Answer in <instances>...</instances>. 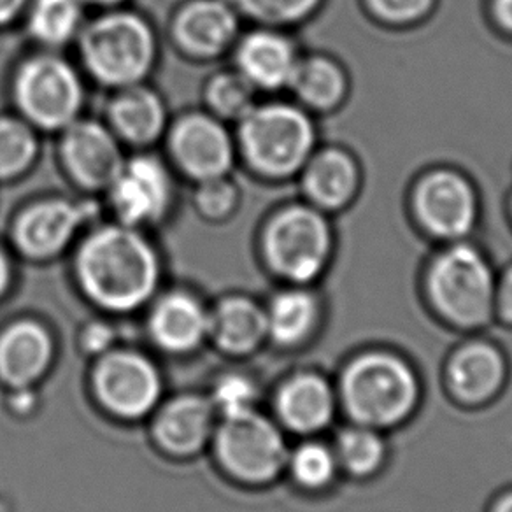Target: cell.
<instances>
[{
  "mask_svg": "<svg viewBox=\"0 0 512 512\" xmlns=\"http://www.w3.org/2000/svg\"><path fill=\"white\" fill-rule=\"evenodd\" d=\"M74 272L93 304L128 313L157 290L160 258L144 230L113 221L93 225L81 235Z\"/></svg>",
  "mask_w": 512,
  "mask_h": 512,
  "instance_id": "6da1fadb",
  "label": "cell"
},
{
  "mask_svg": "<svg viewBox=\"0 0 512 512\" xmlns=\"http://www.w3.org/2000/svg\"><path fill=\"white\" fill-rule=\"evenodd\" d=\"M76 41L86 74L113 90L146 83L157 65L155 29L130 9H102L83 25Z\"/></svg>",
  "mask_w": 512,
  "mask_h": 512,
  "instance_id": "7a4b0ae2",
  "label": "cell"
},
{
  "mask_svg": "<svg viewBox=\"0 0 512 512\" xmlns=\"http://www.w3.org/2000/svg\"><path fill=\"white\" fill-rule=\"evenodd\" d=\"M235 125L237 157L260 178H292L314 153L316 127L302 106L290 102L255 104Z\"/></svg>",
  "mask_w": 512,
  "mask_h": 512,
  "instance_id": "3957f363",
  "label": "cell"
},
{
  "mask_svg": "<svg viewBox=\"0 0 512 512\" xmlns=\"http://www.w3.org/2000/svg\"><path fill=\"white\" fill-rule=\"evenodd\" d=\"M341 400L349 418L358 425L393 427L409 418L418 406L420 383L402 358L372 351L355 358L344 370Z\"/></svg>",
  "mask_w": 512,
  "mask_h": 512,
  "instance_id": "277c9868",
  "label": "cell"
},
{
  "mask_svg": "<svg viewBox=\"0 0 512 512\" xmlns=\"http://www.w3.org/2000/svg\"><path fill=\"white\" fill-rule=\"evenodd\" d=\"M85 97L78 69L57 51L23 58L13 72L11 100L16 114L37 132L60 134L81 118Z\"/></svg>",
  "mask_w": 512,
  "mask_h": 512,
  "instance_id": "5b68a950",
  "label": "cell"
},
{
  "mask_svg": "<svg viewBox=\"0 0 512 512\" xmlns=\"http://www.w3.org/2000/svg\"><path fill=\"white\" fill-rule=\"evenodd\" d=\"M265 265L278 278L307 285L327 269L334 234L327 216L311 204L281 207L265 221L260 234Z\"/></svg>",
  "mask_w": 512,
  "mask_h": 512,
  "instance_id": "8992f818",
  "label": "cell"
},
{
  "mask_svg": "<svg viewBox=\"0 0 512 512\" xmlns=\"http://www.w3.org/2000/svg\"><path fill=\"white\" fill-rule=\"evenodd\" d=\"M495 288L488 260L479 249L455 242L435 256L427 272V292L435 311L451 325L483 327L495 313Z\"/></svg>",
  "mask_w": 512,
  "mask_h": 512,
  "instance_id": "52a82bcc",
  "label": "cell"
},
{
  "mask_svg": "<svg viewBox=\"0 0 512 512\" xmlns=\"http://www.w3.org/2000/svg\"><path fill=\"white\" fill-rule=\"evenodd\" d=\"M99 213V204L90 197H44L16 214L11 241L16 251L30 260H50L93 227Z\"/></svg>",
  "mask_w": 512,
  "mask_h": 512,
  "instance_id": "ba28073f",
  "label": "cell"
},
{
  "mask_svg": "<svg viewBox=\"0 0 512 512\" xmlns=\"http://www.w3.org/2000/svg\"><path fill=\"white\" fill-rule=\"evenodd\" d=\"M214 446L221 465L246 483H267L288 463V449L278 427L255 411L227 416L216 432Z\"/></svg>",
  "mask_w": 512,
  "mask_h": 512,
  "instance_id": "9c48e42d",
  "label": "cell"
},
{
  "mask_svg": "<svg viewBox=\"0 0 512 512\" xmlns=\"http://www.w3.org/2000/svg\"><path fill=\"white\" fill-rule=\"evenodd\" d=\"M106 195L114 221L141 230L153 227L171 213L174 202L171 169L162 158L141 151L125 158Z\"/></svg>",
  "mask_w": 512,
  "mask_h": 512,
  "instance_id": "30bf717a",
  "label": "cell"
},
{
  "mask_svg": "<svg viewBox=\"0 0 512 512\" xmlns=\"http://www.w3.org/2000/svg\"><path fill=\"white\" fill-rule=\"evenodd\" d=\"M165 143L171 164L193 183L230 176L237 158L227 123L211 113H186L169 123Z\"/></svg>",
  "mask_w": 512,
  "mask_h": 512,
  "instance_id": "8fae6325",
  "label": "cell"
},
{
  "mask_svg": "<svg viewBox=\"0 0 512 512\" xmlns=\"http://www.w3.org/2000/svg\"><path fill=\"white\" fill-rule=\"evenodd\" d=\"M58 158L72 185L97 195L106 193L127 155L106 123L81 116L60 132Z\"/></svg>",
  "mask_w": 512,
  "mask_h": 512,
  "instance_id": "7c38bea8",
  "label": "cell"
},
{
  "mask_svg": "<svg viewBox=\"0 0 512 512\" xmlns=\"http://www.w3.org/2000/svg\"><path fill=\"white\" fill-rule=\"evenodd\" d=\"M413 211L428 234L460 241L474 230L479 199L469 179L453 169H434L416 183Z\"/></svg>",
  "mask_w": 512,
  "mask_h": 512,
  "instance_id": "4fadbf2b",
  "label": "cell"
},
{
  "mask_svg": "<svg viewBox=\"0 0 512 512\" xmlns=\"http://www.w3.org/2000/svg\"><path fill=\"white\" fill-rule=\"evenodd\" d=\"M93 386L107 411L128 420L150 413L162 390L150 360L130 351L104 356L93 374Z\"/></svg>",
  "mask_w": 512,
  "mask_h": 512,
  "instance_id": "5bb4252c",
  "label": "cell"
},
{
  "mask_svg": "<svg viewBox=\"0 0 512 512\" xmlns=\"http://www.w3.org/2000/svg\"><path fill=\"white\" fill-rule=\"evenodd\" d=\"M172 43L193 60H214L239 39V13L228 0H186L171 22Z\"/></svg>",
  "mask_w": 512,
  "mask_h": 512,
  "instance_id": "9a60e30c",
  "label": "cell"
},
{
  "mask_svg": "<svg viewBox=\"0 0 512 512\" xmlns=\"http://www.w3.org/2000/svg\"><path fill=\"white\" fill-rule=\"evenodd\" d=\"M232 50L235 69L256 92L286 90L300 58L290 37L267 27H258L239 37Z\"/></svg>",
  "mask_w": 512,
  "mask_h": 512,
  "instance_id": "2e32d148",
  "label": "cell"
},
{
  "mask_svg": "<svg viewBox=\"0 0 512 512\" xmlns=\"http://www.w3.org/2000/svg\"><path fill=\"white\" fill-rule=\"evenodd\" d=\"M106 111V125L121 144L146 150L169 128V114L160 93L146 83L114 90Z\"/></svg>",
  "mask_w": 512,
  "mask_h": 512,
  "instance_id": "e0dca14e",
  "label": "cell"
},
{
  "mask_svg": "<svg viewBox=\"0 0 512 512\" xmlns=\"http://www.w3.org/2000/svg\"><path fill=\"white\" fill-rule=\"evenodd\" d=\"M299 174L307 204L323 213L348 206L360 186V167L355 157L341 148L314 151Z\"/></svg>",
  "mask_w": 512,
  "mask_h": 512,
  "instance_id": "ac0fdd59",
  "label": "cell"
},
{
  "mask_svg": "<svg viewBox=\"0 0 512 512\" xmlns=\"http://www.w3.org/2000/svg\"><path fill=\"white\" fill-rule=\"evenodd\" d=\"M505 372L504 356L497 348L486 342H472L449 360V390L463 404H483L502 390Z\"/></svg>",
  "mask_w": 512,
  "mask_h": 512,
  "instance_id": "d6986e66",
  "label": "cell"
},
{
  "mask_svg": "<svg viewBox=\"0 0 512 512\" xmlns=\"http://www.w3.org/2000/svg\"><path fill=\"white\" fill-rule=\"evenodd\" d=\"M53 358L48 330L36 321H18L0 335V379L25 388L43 376Z\"/></svg>",
  "mask_w": 512,
  "mask_h": 512,
  "instance_id": "ffe728a7",
  "label": "cell"
},
{
  "mask_svg": "<svg viewBox=\"0 0 512 512\" xmlns=\"http://www.w3.org/2000/svg\"><path fill=\"white\" fill-rule=\"evenodd\" d=\"M335 393L320 376L300 374L283 384L276 409L286 427L297 434H316L334 420Z\"/></svg>",
  "mask_w": 512,
  "mask_h": 512,
  "instance_id": "44dd1931",
  "label": "cell"
},
{
  "mask_svg": "<svg viewBox=\"0 0 512 512\" xmlns=\"http://www.w3.org/2000/svg\"><path fill=\"white\" fill-rule=\"evenodd\" d=\"M150 330L158 346L172 353H186L209 334V314L190 293L172 292L158 300L151 313Z\"/></svg>",
  "mask_w": 512,
  "mask_h": 512,
  "instance_id": "7402d4cb",
  "label": "cell"
},
{
  "mask_svg": "<svg viewBox=\"0 0 512 512\" xmlns=\"http://www.w3.org/2000/svg\"><path fill=\"white\" fill-rule=\"evenodd\" d=\"M213 430V406L202 397L185 395L158 413L155 435L172 455H193L206 444Z\"/></svg>",
  "mask_w": 512,
  "mask_h": 512,
  "instance_id": "603a6c76",
  "label": "cell"
},
{
  "mask_svg": "<svg viewBox=\"0 0 512 512\" xmlns=\"http://www.w3.org/2000/svg\"><path fill=\"white\" fill-rule=\"evenodd\" d=\"M209 334L230 355L251 353L267 335L265 309L248 297L221 300L209 316Z\"/></svg>",
  "mask_w": 512,
  "mask_h": 512,
  "instance_id": "cb8c5ba5",
  "label": "cell"
},
{
  "mask_svg": "<svg viewBox=\"0 0 512 512\" xmlns=\"http://www.w3.org/2000/svg\"><path fill=\"white\" fill-rule=\"evenodd\" d=\"M286 90L307 111H332L348 95V78L341 65L327 55L300 57Z\"/></svg>",
  "mask_w": 512,
  "mask_h": 512,
  "instance_id": "d4e9b609",
  "label": "cell"
},
{
  "mask_svg": "<svg viewBox=\"0 0 512 512\" xmlns=\"http://www.w3.org/2000/svg\"><path fill=\"white\" fill-rule=\"evenodd\" d=\"M83 13L81 0H29L23 15L29 36L44 50L57 51L78 39Z\"/></svg>",
  "mask_w": 512,
  "mask_h": 512,
  "instance_id": "484cf974",
  "label": "cell"
},
{
  "mask_svg": "<svg viewBox=\"0 0 512 512\" xmlns=\"http://www.w3.org/2000/svg\"><path fill=\"white\" fill-rule=\"evenodd\" d=\"M267 316V335L283 346H295L313 334L320 320V302L304 288H292L272 299Z\"/></svg>",
  "mask_w": 512,
  "mask_h": 512,
  "instance_id": "4316f807",
  "label": "cell"
},
{
  "mask_svg": "<svg viewBox=\"0 0 512 512\" xmlns=\"http://www.w3.org/2000/svg\"><path fill=\"white\" fill-rule=\"evenodd\" d=\"M37 134L18 114L0 116V183L22 178L34 167L41 150Z\"/></svg>",
  "mask_w": 512,
  "mask_h": 512,
  "instance_id": "83f0119b",
  "label": "cell"
},
{
  "mask_svg": "<svg viewBox=\"0 0 512 512\" xmlns=\"http://www.w3.org/2000/svg\"><path fill=\"white\" fill-rule=\"evenodd\" d=\"M255 95L253 85L237 69L216 72L204 86L207 113L225 123L242 120L255 106Z\"/></svg>",
  "mask_w": 512,
  "mask_h": 512,
  "instance_id": "f1b7e54d",
  "label": "cell"
},
{
  "mask_svg": "<svg viewBox=\"0 0 512 512\" xmlns=\"http://www.w3.org/2000/svg\"><path fill=\"white\" fill-rule=\"evenodd\" d=\"M384 455L386 446L377 434L376 428L362 425L342 430L335 446L337 462L342 469L355 477L374 474L384 462Z\"/></svg>",
  "mask_w": 512,
  "mask_h": 512,
  "instance_id": "f546056e",
  "label": "cell"
},
{
  "mask_svg": "<svg viewBox=\"0 0 512 512\" xmlns=\"http://www.w3.org/2000/svg\"><path fill=\"white\" fill-rule=\"evenodd\" d=\"M239 16L256 27L283 29L304 22L320 8L323 0H228Z\"/></svg>",
  "mask_w": 512,
  "mask_h": 512,
  "instance_id": "4dcf8cb0",
  "label": "cell"
},
{
  "mask_svg": "<svg viewBox=\"0 0 512 512\" xmlns=\"http://www.w3.org/2000/svg\"><path fill=\"white\" fill-rule=\"evenodd\" d=\"M290 469L297 483L307 490H321L335 479L339 467L337 456L320 442H306L288 456Z\"/></svg>",
  "mask_w": 512,
  "mask_h": 512,
  "instance_id": "1f68e13d",
  "label": "cell"
},
{
  "mask_svg": "<svg viewBox=\"0 0 512 512\" xmlns=\"http://www.w3.org/2000/svg\"><path fill=\"white\" fill-rule=\"evenodd\" d=\"M241 192L230 176L207 179L195 183L193 207L202 220L209 223H223L234 216L239 209Z\"/></svg>",
  "mask_w": 512,
  "mask_h": 512,
  "instance_id": "d6a6232c",
  "label": "cell"
},
{
  "mask_svg": "<svg viewBox=\"0 0 512 512\" xmlns=\"http://www.w3.org/2000/svg\"><path fill=\"white\" fill-rule=\"evenodd\" d=\"M255 399V386L246 377H223L214 390V404L225 418L253 411Z\"/></svg>",
  "mask_w": 512,
  "mask_h": 512,
  "instance_id": "836d02e7",
  "label": "cell"
},
{
  "mask_svg": "<svg viewBox=\"0 0 512 512\" xmlns=\"http://www.w3.org/2000/svg\"><path fill=\"white\" fill-rule=\"evenodd\" d=\"M372 15L390 25H411L434 9L435 0H365Z\"/></svg>",
  "mask_w": 512,
  "mask_h": 512,
  "instance_id": "e575fe53",
  "label": "cell"
},
{
  "mask_svg": "<svg viewBox=\"0 0 512 512\" xmlns=\"http://www.w3.org/2000/svg\"><path fill=\"white\" fill-rule=\"evenodd\" d=\"M495 311L505 323L512 325V265L495 288Z\"/></svg>",
  "mask_w": 512,
  "mask_h": 512,
  "instance_id": "d590c367",
  "label": "cell"
},
{
  "mask_svg": "<svg viewBox=\"0 0 512 512\" xmlns=\"http://www.w3.org/2000/svg\"><path fill=\"white\" fill-rule=\"evenodd\" d=\"M111 341H113V332H111V328L102 325V323L86 328L85 337H83L88 353L104 351L111 344Z\"/></svg>",
  "mask_w": 512,
  "mask_h": 512,
  "instance_id": "8d00e7d4",
  "label": "cell"
},
{
  "mask_svg": "<svg viewBox=\"0 0 512 512\" xmlns=\"http://www.w3.org/2000/svg\"><path fill=\"white\" fill-rule=\"evenodd\" d=\"M29 0H0V29H6L25 13Z\"/></svg>",
  "mask_w": 512,
  "mask_h": 512,
  "instance_id": "74e56055",
  "label": "cell"
},
{
  "mask_svg": "<svg viewBox=\"0 0 512 512\" xmlns=\"http://www.w3.org/2000/svg\"><path fill=\"white\" fill-rule=\"evenodd\" d=\"M491 15L498 27L512 34V0H491Z\"/></svg>",
  "mask_w": 512,
  "mask_h": 512,
  "instance_id": "f35d334b",
  "label": "cell"
},
{
  "mask_svg": "<svg viewBox=\"0 0 512 512\" xmlns=\"http://www.w3.org/2000/svg\"><path fill=\"white\" fill-rule=\"evenodd\" d=\"M13 283V264L6 249L0 248V297L8 292Z\"/></svg>",
  "mask_w": 512,
  "mask_h": 512,
  "instance_id": "ab89813d",
  "label": "cell"
},
{
  "mask_svg": "<svg viewBox=\"0 0 512 512\" xmlns=\"http://www.w3.org/2000/svg\"><path fill=\"white\" fill-rule=\"evenodd\" d=\"M81 2L85 6H92V8L113 9L121 8L123 2H127V0H81Z\"/></svg>",
  "mask_w": 512,
  "mask_h": 512,
  "instance_id": "60d3db41",
  "label": "cell"
},
{
  "mask_svg": "<svg viewBox=\"0 0 512 512\" xmlns=\"http://www.w3.org/2000/svg\"><path fill=\"white\" fill-rule=\"evenodd\" d=\"M491 512H512V491L500 498Z\"/></svg>",
  "mask_w": 512,
  "mask_h": 512,
  "instance_id": "b9f144b4",
  "label": "cell"
},
{
  "mask_svg": "<svg viewBox=\"0 0 512 512\" xmlns=\"http://www.w3.org/2000/svg\"><path fill=\"white\" fill-rule=\"evenodd\" d=\"M511 213H512V197H511Z\"/></svg>",
  "mask_w": 512,
  "mask_h": 512,
  "instance_id": "7bdbcfd3",
  "label": "cell"
}]
</instances>
